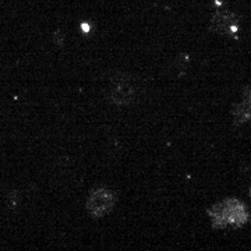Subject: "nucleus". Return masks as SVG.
<instances>
[{"label":"nucleus","instance_id":"f257e3e1","mask_svg":"<svg viewBox=\"0 0 251 251\" xmlns=\"http://www.w3.org/2000/svg\"><path fill=\"white\" fill-rule=\"evenodd\" d=\"M214 229H239L250 221L249 206L237 198H226L208 209Z\"/></svg>","mask_w":251,"mask_h":251},{"label":"nucleus","instance_id":"7ed1b4c3","mask_svg":"<svg viewBox=\"0 0 251 251\" xmlns=\"http://www.w3.org/2000/svg\"><path fill=\"white\" fill-rule=\"evenodd\" d=\"M117 202V196L115 190L100 186L94 188L87 198L85 208L92 218H103L113 211Z\"/></svg>","mask_w":251,"mask_h":251},{"label":"nucleus","instance_id":"39448f33","mask_svg":"<svg viewBox=\"0 0 251 251\" xmlns=\"http://www.w3.org/2000/svg\"><path fill=\"white\" fill-rule=\"evenodd\" d=\"M232 115H233L234 125L240 126L247 123L250 120L251 116V98H250V87H247L244 91V97H243L242 102L234 103L233 109H232Z\"/></svg>","mask_w":251,"mask_h":251},{"label":"nucleus","instance_id":"f03ea898","mask_svg":"<svg viewBox=\"0 0 251 251\" xmlns=\"http://www.w3.org/2000/svg\"><path fill=\"white\" fill-rule=\"evenodd\" d=\"M109 100L116 106H127L134 103L138 95V87L131 75L120 74L112 78V87L109 88Z\"/></svg>","mask_w":251,"mask_h":251},{"label":"nucleus","instance_id":"20e7f679","mask_svg":"<svg viewBox=\"0 0 251 251\" xmlns=\"http://www.w3.org/2000/svg\"><path fill=\"white\" fill-rule=\"evenodd\" d=\"M209 29L215 34L221 35H230L236 36L239 31V20L237 16L234 14V11L229 9H221L215 10L212 13V17L209 21Z\"/></svg>","mask_w":251,"mask_h":251},{"label":"nucleus","instance_id":"0eeeda50","mask_svg":"<svg viewBox=\"0 0 251 251\" xmlns=\"http://www.w3.org/2000/svg\"><path fill=\"white\" fill-rule=\"evenodd\" d=\"M81 29H82V32H84V34H90L91 24L90 23H87V21H84V23L81 24Z\"/></svg>","mask_w":251,"mask_h":251},{"label":"nucleus","instance_id":"423d86ee","mask_svg":"<svg viewBox=\"0 0 251 251\" xmlns=\"http://www.w3.org/2000/svg\"><path fill=\"white\" fill-rule=\"evenodd\" d=\"M53 41L56 45L63 46L64 45V42H66V36L63 34L62 31H54L53 32Z\"/></svg>","mask_w":251,"mask_h":251}]
</instances>
